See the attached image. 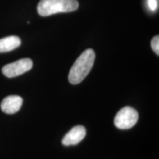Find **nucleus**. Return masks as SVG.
Here are the masks:
<instances>
[{
    "mask_svg": "<svg viewBox=\"0 0 159 159\" xmlns=\"http://www.w3.org/2000/svg\"><path fill=\"white\" fill-rule=\"evenodd\" d=\"M95 52L88 49L83 52L76 60L69 74V80L71 84H79L85 78L94 63Z\"/></svg>",
    "mask_w": 159,
    "mask_h": 159,
    "instance_id": "f257e3e1",
    "label": "nucleus"
},
{
    "mask_svg": "<svg viewBox=\"0 0 159 159\" xmlns=\"http://www.w3.org/2000/svg\"><path fill=\"white\" fill-rule=\"evenodd\" d=\"M79 7L77 0H41L37 7L38 13L41 16L69 13L76 11Z\"/></svg>",
    "mask_w": 159,
    "mask_h": 159,
    "instance_id": "f03ea898",
    "label": "nucleus"
},
{
    "mask_svg": "<svg viewBox=\"0 0 159 159\" xmlns=\"http://www.w3.org/2000/svg\"><path fill=\"white\" fill-rule=\"evenodd\" d=\"M139 119L138 112L131 107L121 109L114 117V125L121 130H128L134 126Z\"/></svg>",
    "mask_w": 159,
    "mask_h": 159,
    "instance_id": "7ed1b4c3",
    "label": "nucleus"
},
{
    "mask_svg": "<svg viewBox=\"0 0 159 159\" xmlns=\"http://www.w3.org/2000/svg\"><path fill=\"white\" fill-rule=\"evenodd\" d=\"M33 68V61L30 58H22L16 62L9 63L3 66L2 73L9 78L16 77L30 70Z\"/></svg>",
    "mask_w": 159,
    "mask_h": 159,
    "instance_id": "20e7f679",
    "label": "nucleus"
},
{
    "mask_svg": "<svg viewBox=\"0 0 159 159\" xmlns=\"http://www.w3.org/2000/svg\"><path fill=\"white\" fill-rule=\"evenodd\" d=\"M86 135V130L82 125H77L71 129L65 135L62 140V144L64 146H71L79 144Z\"/></svg>",
    "mask_w": 159,
    "mask_h": 159,
    "instance_id": "39448f33",
    "label": "nucleus"
},
{
    "mask_svg": "<svg viewBox=\"0 0 159 159\" xmlns=\"http://www.w3.org/2000/svg\"><path fill=\"white\" fill-rule=\"evenodd\" d=\"M23 99L17 95L6 97L1 102V110L7 114H13L21 109Z\"/></svg>",
    "mask_w": 159,
    "mask_h": 159,
    "instance_id": "423d86ee",
    "label": "nucleus"
},
{
    "mask_svg": "<svg viewBox=\"0 0 159 159\" xmlns=\"http://www.w3.org/2000/svg\"><path fill=\"white\" fill-rule=\"evenodd\" d=\"M21 39L18 36L11 35L0 39V53L11 52L21 45Z\"/></svg>",
    "mask_w": 159,
    "mask_h": 159,
    "instance_id": "0eeeda50",
    "label": "nucleus"
},
{
    "mask_svg": "<svg viewBox=\"0 0 159 159\" xmlns=\"http://www.w3.org/2000/svg\"><path fill=\"white\" fill-rule=\"evenodd\" d=\"M151 47H152V50L156 53L157 55H159V36L156 35L152 38L151 41Z\"/></svg>",
    "mask_w": 159,
    "mask_h": 159,
    "instance_id": "6e6552de",
    "label": "nucleus"
},
{
    "mask_svg": "<svg viewBox=\"0 0 159 159\" xmlns=\"http://www.w3.org/2000/svg\"><path fill=\"white\" fill-rule=\"evenodd\" d=\"M148 6L150 11H155L158 7V2L157 0H148Z\"/></svg>",
    "mask_w": 159,
    "mask_h": 159,
    "instance_id": "1a4fd4ad",
    "label": "nucleus"
}]
</instances>
